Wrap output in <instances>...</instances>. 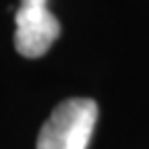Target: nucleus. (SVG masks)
<instances>
[{"label":"nucleus","instance_id":"nucleus-1","mask_svg":"<svg viewBox=\"0 0 149 149\" xmlns=\"http://www.w3.org/2000/svg\"><path fill=\"white\" fill-rule=\"evenodd\" d=\"M95 122L97 104L93 100H64L44 122L37 137V149H87Z\"/></svg>","mask_w":149,"mask_h":149},{"label":"nucleus","instance_id":"nucleus-2","mask_svg":"<svg viewBox=\"0 0 149 149\" xmlns=\"http://www.w3.org/2000/svg\"><path fill=\"white\" fill-rule=\"evenodd\" d=\"M15 25V48L25 58L44 56L60 35V23L48 10V0H21Z\"/></svg>","mask_w":149,"mask_h":149}]
</instances>
